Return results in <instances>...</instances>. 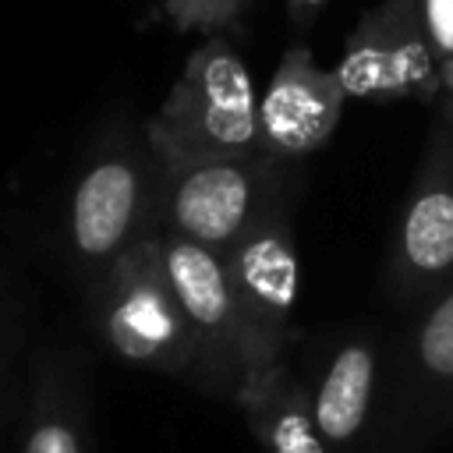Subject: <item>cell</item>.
<instances>
[{
    "label": "cell",
    "instance_id": "6da1fadb",
    "mask_svg": "<svg viewBox=\"0 0 453 453\" xmlns=\"http://www.w3.org/2000/svg\"><path fill=\"white\" fill-rule=\"evenodd\" d=\"M152 134L173 159H248L262 145L251 74L223 39L188 57Z\"/></svg>",
    "mask_w": 453,
    "mask_h": 453
},
{
    "label": "cell",
    "instance_id": "7a4b0ae2",
    "mask_svg": "<svg viewBox=\"0 0 453 453\" xmlns=\"http://www.w3.org/2000/svg\"><path fill=\"white\" fill-rule=\"evenodd\" d=\"M347 99L396 103L432 99L442 92L439 60L428 42L418 0H382L372 7L347 39L336 64Z\"/></svg>",
    "mask_w": 453,
    "mask_h": 453
},
{
    "label": "cell",
    "instance_id": "3957f363",
    "mask_svg": "<svg viewBox=\"0 0 453 453\" xmlns=\"http://www.w3.org/2000/svg\"><path fill=\"white\" fill-rule=\"evenodd\" d=\"M453 280V134L435 127L403 202L393 244V287L418 301Z\"/></svg>",
    "mask_w": 453,
    "mask_h": 453
},
{
    "label": "cell",
    "instance_id": "277c9868",
    "mask_svg": "<svg viewBox=\"0 0 453 453\" xmlns=\"http://www.w3.org/2000/svg\"><path fill=\"white\" fill-rule=\"evenodd\" d=\"M230 283L237 297L241 343L251 372L273 361L297 301V251L283 223H258L230 248Z\"/></svg>",
    "mask_w": 453,
    "mask_h": 453
},
{
    "label": "cell",
    "instance_id": "5b68a950",
    "mask_svg": "<svg viewBox=\"0 0 453 453\" xmlns=\"http://www.w3.org/2000/svg\"><path fill=\"white\" fill-rule=\"evenodd\" d=\"M343 99L347 92L336 71H322L304 46L287 50L258 99L262 145L290 159L315 152L336 131Z\"/></svg>",
    "mask_w": 453,
    "mask_h": 453
},
{
    "label": "cell",
    "instance_id": "8992f818",
    "mask_svg": "<svg viewBox=\"0 0 453 453\" xmlns=\"http://www.w3.org/2000/svg\"><path fill=\"white\" fill-rule=\"evenodd\" d=\"M106 333L117 354L145 365H180L191 347V322L184 319L163 265L159 248H149L145 265H124L113 304L106 311Z\"/></svg>",
    "mask_w": 453,
    "mask_h": 453
},
{
    "label": "cell",
    "instance_id": "52a82bcc",
    "mask_svg": "<svg viewBox=\"0 0 453 453\" xmlns=\"http://www.w3.org/2000/svg\"><path fill=\"white\" fill-rule=\"evenodd\" d=\"M177 184L170 195V216L177 237L202 248L226 251L248 234L255 184L244 159H173Z\"/></svg>",
    "mask_w": 453,
    "mask_h": 453
},
{
    "label": "cell",
    "instance_id": "ba28073f",
    "mask_svg": "<svg viewBox=\"0 0 453 453\" xmlns=\"http://www.w3.org/2000/svg\"><path fill=\"white\" fill-rule=\"evenodd\" d=\"M156 248H159L163 276L184 319L191 322V329H202L212 336H226V333L241 336L237 297H234L226 262L212 248H202L188 237H166Z\"/></svg>",
    "mask_w": 453,
    "mask_h": 453
},
{
    "label": "cell",
    "instance_id": "9c48e42d",
    "mask_svg": "<svg viewBox=\"0 0 453 453\" xmlns=\"http://www.w3.org/2000/svg\"><path fill=\"white\" fill-rule=\"evenodd\" d=\"M138 205V177L124 159L92 166L74 191V244L85 255H110L124 244Z\"/></svg>",
    "mask_w": 453,
    "mask_h": 453
},
{
    "label": "cell",
    "instance_id": "30bf717a",
    "mask_svg": "<svg viewBox=\"0 0 453 453\" xmlns=\"http://www.w3.org/2000/svg\"><path fill=\"white\" fill-rule=\"evenodd\" d=\"M372 393H375V350L365 340H350L347 347L336 350L311 400V414L322 439L336 446L350 442L365 428V418L372 411Z\"/></svg>",
    "mask_w": 453,
    "mask_h": 453
},
{
    "label": "cell",
    "instance_id": "8fae6325",
    "mask_svg": "<svg viewBox=\"0 0 453 453\" xmlns=\"http://www.w3.org/2000/svg\"><path fill=\"white\" fill-rule=\"evenodd\" d=\"M414 375L425 389V400H442L449 403L453 396V290H446L421 319L411 347Z\"/></svg>",
    "mask_w": 453,
    "mask_h": 453
},
{
    "label": "cell",
    "instance_id": "7c38bea8",
    "mask_svg": "<svg viewBox=\"0 0 453 453\" xmlns=\"http://www.w3.org/2000/svg\"><path fill=\"white\" fill-rule=\"evenodd\" d=\"M269 453H326L311 403L301 393H287L276 403L269 421Z\"/></svg>",
    "mask_w": 453,
    "mask_h": 453
},
{
    "label": "cell",
    "instance_id": "4fadbf2b",
    "mask_svg": "<svg viewBox=\"0 0 453 453\" xmlns=\"http://www.w3.org/2000/svg\"><path fill=\"white\" fill-rule=\"evenodd\" d=\"M435 60L453 57V0H418Z\"/></svg>",
    "mask_w": 453,
    "mask_h": 453
},
{
    "label": "cell",
    "instance_id": "5bb4252c",
    "mask_svg": "<svg viewBox=\"0 0 453 453\" xmlns=\"http://www.w3.org/2000/svg\"><path fill=\"white\" fill-rule=\"evenodd\" d=\"M25 453H78V439H74V432L67 425L46 421V425H39L32 432Z\"/></svg>",
    "mask_w": 453,
    "mask_h": 453
},
{
    "label": "cell",
    "instance_id": "9a60e30c",
    "mask_svg": "<svg viewBox=\"0 0 453 453\" xmlns=\"http://www.w3.org/2000/svg\"><path fill=\"white\" fill-rule=\"evenodd\" d=\"M287 4H290V14L294 18H311L326 0H287Z\"/></svg>",
    "mask_w": 453,
    "mask_h": 453
},
{
    "label": "cell",
    "instance_id": "2e32d148",
    "mask_svg": "<svg viewBox=\"0 0 453 453\" xmlns=\"http://www.w3.org/2000/svg\"><path fill=\"white\" fill-rule=\"evenodd\" d=\"M439 78H442V92L453 99V57L439 60Z\"/></svg>",
    "mask_w": 453,
    "mask_h": 453
},
{
    "label": "cell",
    "instance_id": "e0dca14e",
    "mask_svg": "<svg viewBox=\"0 0 453 453\" xmlns=\"http://www.w3.org/2000/svg\"><path fill=\"white\" fill-rule=\"evenodd\" d=\"M442 124L449 127V134H453V99H446L442 103Z\"/></svg>",
    "mask_w": 453,
    "mask_h": 453
},
{
    "label": "cell",
    "instance_id": "ac0fdd59",
    "mask_svg": "<svg viewBox=\"0 0 453 453\" xmlns=\"http://www.w3.org/2000/svg\"><path fill=\"white\" fill-rule=\"evenodd\" d=\"M446 411H449V425H453V396H449V403H446Z\"/></svg>",
    "mask_w": 453,
    "mask_h": 453
}]
</instances>
